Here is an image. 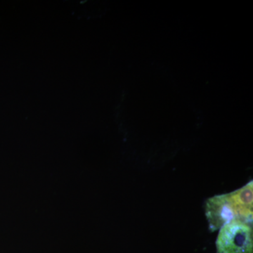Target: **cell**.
I'll return each instance as SVG.
<instances>
[{"label": "cell", "mask_w": 253, "mask_h": 253, "mask_svg": "<svg viewBox=\"0 0 253 253\" xmlns=\"http://www.w3.org/2000/svg\"><path fill=\"white\" fill-rule=\"evenodd\" d=\"M210 231L219 230L231 221L241 220L252 225L253 181L229 194L215 195L206 203Z\"/></svg>", "instance_id": "cell-1"}, {"label": "cell", "mask_w": 253, "mask_h": 253, "mask_svg": "<svg viewBox=\"0 0 253 253\" xmlns=\"http://www.w3.org/2000/svg\"><path fill=\"white\" fill-rule=\"evenodd\" d=\"M217 253H253V231L251 224L231 221L219 229L216 240Z\"/></svg>", "instance_id": "cell-2"}]
</instances>
